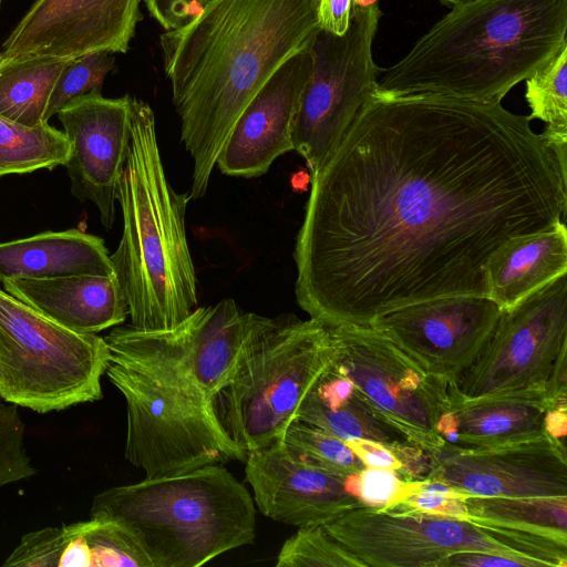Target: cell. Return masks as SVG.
Segmentation results:
<instances>
[{
	"label": "cell",
	"instance_id": "cell-1",
	"mask_svg": "<svg viewBox=\"0 0 567 567\" xmlns=\"http://www.w3.org/2000/svg\"><path fill=\"white\" fill-rule=\"evenodd\" d=\"M502 102L377 91L321 166L293 259L299 307L328 326L485 296L509 240L565 223L567 166Z\"/></svg>",
	"mask_w": 567,
	"mask_h": 567
},
{
	"label": "cell",
	"instance_id": "cell-2",
	"mask_svg": "<svg viewBox=\"0 0 567 567\" xmlns=\"http://www.w3.org/2000/svg\"><path fill=\"white\" fill-rule=\"evenodd\" d=\"M320 0H212L159 35L163 68L193 159L190 199L202 198L247 104L291 56L310 50Z\"/></svg>",
	"mask_w": 567,
	"mask_h": 567
},
{
	"label": "cell",
	"instance_id": "cell-3",
	"mask_svg": "<svg viewBox=\"0 0 567 567\" xmlns=\"http://www.w3.org/2000/svg\"><path fill=\"white\" fill-rule=\"evenodd\" d=\"M567 45V0H466L452 6L377 92L501 102Z\"/></svg>",
	"mask_w": 567,
	"mask_h": 567
},
{
	"label": "cell",
	"instance_id": "cell-4",
	"mask_svg": "<svg viewBox=\"0 0 567 567\" xmlns=\"http://www.w3.org/2000/svg\"><path fill=\"white\" fill-rule=\"evenodd\" d=\"M189 200L167 181L152 107L131 97L130 152L117 194L123 233L110 258L136 329L171 328L198 307L185 229Z\"/></svg>",
	"mask_w": 567,
	"mask_h": 567
},
{
	"label": "cell",
	"instance_id": "cell-5",
	"mask_svg": "<svg viewBox=\"0 0 567 567\" xmlns=\"http://www.w3.org/2000/svg\"><path fill=\"white\" fill-rule=\"evenodd\" d=\"M255 513L249 491L224 464L110 487L90 508L125 526L153 567H198L252 544Z\"/></svg>",
	"mask_w": 567,
	"mask_h": 567
},
{
	"label": "cell",
	"instance_id": "cell-6",
	"mask_svg": "<svg viewBox=\"0 0 567 567\" xmlns=\"http://www.w3.org/2000/svg\"><path fill=\"white\" fill-rule=\"evenodd\" d=\"M336 355L323 322L257 315L213 401L220 425L246 454L284 444L303 400Z\"/></svg>",
	"mask_w": 567,
	"mask_h": 567
},
{
	"label": "cell",
	"instance_id": "cell-7",
	"mask_svg": "<svg viewBox=\"0 0 567 567\" xmlns=\"http://www.w3.org/2000/svg\"><path fill=\"white\" fill-rule=\"evenodd\" d=\"M110 350L97 333L78 332L0 289V398L50 413L103 398Z\"/></svg>",
	"mask_w": 567,
	"mask_h": 567
},
{
	"label": "cell",
	"instance_id": "cell-8",
	"mask_svg": "<svg viewBox=\"0 0 567 567\" xmlns=\"http://www.w3.org/2000/svg\"><path fill=\"white\" fill-rule=\"evenodd\" d=\"M365 567H439L458 551L527 558L539 567H566L567 544L470 519L391 514L361 506L323 525Z\"/></svg>",
	"mask_w": 567,
	"mask_h": 567
},
{
	"label": "cell",
	"instance_id": "cell-9",
	"mask_svg": "<svg viewBox=\"0 0 567 567\" xmlns=\"http://www.w3.org/2000/svg\"><path fill=\"white\" fill-rule=\"evenodd\" d=\"M105 373L126 404L124 456L146 478L245 462L247 454L225 432L212 402L112 361Z\"/></svg>",
	"mask_w": 567,
	"mask_h": 567
},
{
	"label": "cell",
	"instance_id": "cell-10",
	"mask_svg": "<svg viewBox=\"0 0 567 567\" xmlns=\"http://www.w3.org/2000/svg\"><path fill=\"white\" fill-rule=\"evenodd\" d=\"M234 299L197 307L167 329L115 327L104 337L112 362L179 386L208 402L228 380L256 319Z\"/></svg>",
	"mask_w": 567,
	"mask_h": 567
},
{
	"label": "cell",
	"instance_id": "cell-11",
	"mask_svg": "<svg viewBox=\"0 0 567 567\" xmlns=\"http://www.w3.org/2000/svg\"><path fill=\"white\" fill-rule=\"evenodd\" d=\"M381 16L378 2H353L346 33L320 29L311 44L312 70L292 133L293 151L310 173L321 166L377 90L382 70L374 63L372 43Z\"/></svg>",
	"mask_w": 567,
	"mask_h": 567
},
{
	"label": "cell",
	"instance_id": "cell-12",
	"mask_svg": "<svg viewBox=\"0 0 567 567\" xmlns=\"http://www.w3.org/2000/svg\"><path fill=\"white\" fill-rule=\"evenodd\" d=\"M328 327L337 349L334 367L381 419L427 454L440 449L444 443L435 426L450 406L451 382L426 372L371 326Z\"/></svg>",
	"mask_w": 567,
	"mask_h": 567
},
{
	"label": "cell",
	"instance_id": "cell-13",
	"mask_svg": "<svg viewBox=\"0 0 567 567\" xmlns=\"http://www.w3.org/2000/svg\"><path fill=\"white\" fill-rule=\"evenodd\" d=\"M565 350L566 275L502 310L485 347L454 384L465 396L542 388Z\"/></svg>",
	"mask_w": 567,
	"mask_h": 567
},
{
	"label": "cell",
	"instance_id": "cell-14",
	"mask_svg": "<svg viewBox=\"0 0 567 567\" xmlns=\"http://www.w3.org/2000/svg\"><path fill=\"white\" fill-rule=\"evenodd\" d=\"M501 313L488 297L455 296L396 309L370 326L426 372L456 382L485 347Z\"/></svg>",
	"mask_w": 567,
	"mask_h": 567
},
{
	"label": "cell",
	"instance_id": "cell-15",
	"mask_svg": "<svg viewBox=\"0 0 567 567\" xmlns=\"http://www.w3.org/2000/svg\"><path fill=\"white\" fill-rule=\"evenodd\" d=\"M429 457L425 478L468 496H567L566 446L549 434L489 447L443 444Z\"/></svg>",
	"mask_w": 567,
	"mask_h": 567
},
{
	"label": "cell",
	"instance_id": "cell-16",
	"mask_svg": "<svg viewBox=\"0 0 567 567\" xmlns=\"http://www.w3.org/2000/svg\"><path fill=\"white\" fill-rule=\"evenodd\" d=\"M142 0H37L3 43L0 59H74L126 53Z\"/></svg>",
	"mask_w": 567,
	"mask_h": 567
},
{
	"label": "cell",
	"instance_id": "cell-17",
	"mask_svg": "<svg viewBox=\"0 0 567 567\" xmlns=\"http://www.w3.org/2000/svg\"><path fill=\"white\" fill-rule=\"evenodd\" d=\"M131 97L90 93L70 101L56 113L70 143L64 166L71 192L78 199L95 205L106 229L115 220L120 178L130 152Z\"/></svg>",
	"mask_w": 567,
	"mask_h": 567
},
{
	"label": "cell",
	"instance_id": "cell-18",
	"mask_svg": "<svg viewBox=\"0 0 567 567\" xmlns=\"http://www.w3.org/2000/svg\"><path fill=\"white\" fill-rule=\"evenodd\" d=\"M245 477L261 514L290 526H323L363 506L347 478L315 465L285 443L249 452Z\"/></svg>",
	"mask_w": 567,
	"mask_h": 567
},
{
	"label": "cell",
	"instance_id": "cell-19",
	"mask_svg": "<svg viewBox=\"0 0 567 567\" xmlns=\"http://www.w3.org/2000/svg\"><path fill=\"white\" fill-rule=\"evenodd\" d=\"M311 70L312 55L307 50L268 79L239 115L217 157L223 174L258 177L277 157L293 151L295 121Z\"/></svg>",
	"mask_w": 567,
	"mask_h": 567
},
{
	"label": "cell",
	"instance_id": "cell-20",
	"mask_svg": "<svg viewBox=\"0 0 567 567\" xmlns=\"http://www.w3.org/2000/svg\"><path fill=\"white\" fill-rule=\"evenodd\" d=\"M555 406L545 386L465 396L450 384V406L437 422L445 445L471 449L526 441L548 434L547 413Z\"/></svg>",
	"mask_w": 567,
	"mask_h": 567
},
{
	"label": "cell",
	"instance_id": "cell-21",
	"mask_svg": "<svg viewBox=\"0 0 567 567\" xmlns=\"http://www.w3.org/2000/svg\"><path fill=\"white\" fill-rule=\"evenodd\" d=\"M2 286L16 299L78 332L97 333L120 326L128 316L115 275L8 279Z\"/></svg>",
	"mask_w": 567,
	"mask_h": 567
},
{
	"label": "cell",
	"instance_id": "cell-22",
	"mask_svg": "<svg viewBox=\"0 0 567 567\" xmlns=\"http://www.w3.org/2000/svg\"><path fill=\"white\" fill-rule=\"evenodd\" d=\"M72 275L112 276L102 238L79 228L0 243V284Z\"/></svg>",
	"mask_w": 567,
	"mask_h": 567
},
{
	"label": "cell",
	"instance_id": "cell-23",
	"mask_svg": "<svg viewBox=\"0 0 567 567\" xmlns=\"http://www.w3.org/2000/svg\"><path fill=\"white\" fill-rule=\"evenodd\" d=\"M567 272V229L555 227L514 238L485 266L487 297L502 310Z\"/></svg>",
	"mask_w": 567,
	"mask_h": 567
},
{
	"label": "cell",
	"instance_id": "cell-24",
	"mask_svg": "<svg viewBox=\"0 0 567 567\" xmlns=\"http://www.w3.org/2000/svg\"><path fill=\"white\" fill-rule=\"evenodd\" d=\"M297 420L344 441L364 439L391 449L412 444L381 419L352 381L333 363L303 400Z\"/></svg>",
	"mask_w": 567,
	"mask_h": 567
},
{
	"label": "cell",
	"instance_id": "cell-25",
	"mask_svg": "<svg viewBox=\"0 0 567 567\" xmlns=\"http://www.w3.org/2000/svg\"><path fill=\"white\" fill-rule=\"evenodd\" d=\"M153 567L120 522L92 517L58 527L56 567Z\"/></svg>",
	"mask_w": 567,
	"mask_h": 567
},
{
	"label": "cell",
	"instance_id": "cell-26",
	"mask_svg": "<svg viewBox=\"0 0 567 567\" xmlns=\"http://www.w3.org/2000/svg\"><path fill=\"white\" fill-rule=\"evenodd\" d=\"M72 59H0V116L27 125L43 123L54 84Z\"/></svg>",
	"mask_w": 567,
	"mask_h": 567
},
{
	"label": "cell",
	"instance_id": "cell-27",
	"mask_svg": "<svg viewBox=\"0 0 567 567\" xmlns=\"http://www.w3.org/2000/svg\"><path fill=\"white\" fill-rule=\"evenodd\" d=\"M467 519L567 544V496L466 498Z\"/></svg>",
	"mask_w": 567,
	"mask_h": 567
},
{
	"label": "cell",
	"instance_id": "cell-28",
	"mask_svg": "<svg viewBox=\"0 0 567 567\" xmlns=\"http://www.w3.org/2000/svg\"><path fill=\"white\" fill-rule=\"evenodd\" d=\"M70 143L49 123L27 126L0 116V177L64 166Z\"/></svg>",
	"mask_w": 567,
	"mask_h": 567
},
{
	"label": "cell",
	"instance_id": "cell-29",
	"mask_svg": "<svg viewBox=\"0 0 567 567\" xmlns=\"http://www.w3.org/2000/svg\"><path fill=\"white\" fill-rule=\"evenodd\" d=\"M525 82L528 116L546 123L540 134L567 166V45Z\"/></svg>",
	"mask_w": 567,
	"mask_h": 567
},
{
	"label": "cell",
	"instance_id": "cell-30",
	"mask_svg": "<svg viewBox=\"0 0 567 567\" xmlns=\"http://www.w3.org/2000/svg\"><path fill=\"white\" fill-rule=\"evenodd\" d=\"M284 443L307 461L344 478L364 468L344 440L300 420L291 423Z\"/></svg>",
	"mask_w": 567,
	"mask_h": 567
},
{
	"label": "cell",
	"instance_id": "cell-31",
	"mask_svg": "<svg viewBox=\"0 0 567 567\" xmlns=\"http://www.w3.org/2000/svg\"><path fill=\"white\" fill-rule=\"evenodd\" d=\"M276 566L365 567L321 525L298 527V530L281 546Z\"/></svg>",
	"mask_w": 567,
	"mask_h": 567
},
{
	"label": "cell",
	"instance_id": "cell-32",
	"mask_svg": "<svg viewBox=\"0 0 567 567\" xmlns=\"http://www.w3.org/2000/svg\"><path fill=\"white\" fill-rule=\"evenodd\" d=\"M112 53L94 52L72 59L60 73L51 93L44 121L48 122L70 101L90 93H101L106 75L113 70Z\"/></svg>",
	"mask_w": 567,
	"mask_h": 567
},
{
	"label": "cell",
	"instance_id": "cell-33",
	"mask_svg": "<svg viewBox=\"0 0 567 567\" xmlns=\"http://www.w3.org/2000/svg\"><path fill=\"white\" fill-rule=\"evenodd\" d=\"M467 494L432 478L415 480L411 491L385 509L391 514L430 515L467 519Z\"/></svg>",
	"mask_w": 567,
	"mask_h": 567
},
{
	"label": "cell",
	"instance_id": "cell-34",
	"mask_svg": "<svg viewBox=\"0 0 567 567\" xmlns=\"http://www.w3.org/2000/svg\"><path fill=\"white\" fill-rule=\"evenodd\" d=\"M19 406L0 398V488L35 475L24 445V423Z\"/></svg>",
	"mask_w": 567,
	"mask_h": 567
},
{
	"label": "cell",
	"instance_id": "cell-35",
	"mask_svg": "<svg viewBox=\"0 0 567 567\" xmlns=\"http://www.w3.org/2000/svg\"><path fill=\"white\" fill-rule=\"evenodd\" d=\"M414 481L405 480L392 470L365 467L347 478L349 489L363 506L385 509L401 501L412 488Z\"/></svg>",
	"mask_w": 567,
	"mask_h": 567
},
{
	"label": "cell",
	"instance_id": "cell-36",
	"mask_svg": "<svg viewBox=\"0 0 567 567\" xmlns=\"http://www.w3.org/2000/svg\"><path fill=\"white\" fill-rule=\"evenodd\" d=\"M148 13L165 31L182 28L202 13L212 0H143Z\"/></svg>",
	"mask_w": 567,
	"mask_h": 567
},
{
	"label": "cell",
	"instance_id": "cell-37",
	"mask_svg": "<svg viewBox=\"0 0 567 567\" xmlns=\"http://www.w3.org/2000/svg\"><path fill=\"white\" fill-rule=\"evenodd\" d=\"M439 567H539L527 558L485 551H458L444 558Z\"/></svg>",
	"mask_w": 567,
	"mask_h": 567
},
{
	"label": "cell",
	"instance_id": "cell-38",
	"mask_svg": "<svg viewBox=\"0 0 567 567\" xmlns=\"http://www.w3.org/2000/svg\"><path fill=\"white\" fill-rule=\"evenodd\" d=\"M346 443L365 467L392 470L402 475L403 464L391 447L364 439L349 440Z\"/></svg>",
	"mask_w": 567,
	"mask_h": 567
},
{
	"label": "cell",
	"instance_id": "cell-39",
	"mask_svg": "<svg viewBox=\"0 0 567 567\" xmlns=\"http://www.w3.org/2000/svg\"><path fill=\"white\" fill-rule=\"evenodd\" d=\"M354 0H320V28L342 35L349 28Z\"/></svg>",
	"mask_w": 567,
	"mask_h": 567
},
{
	"label": "cell",
	"instance_id": "cell-40",
	"mask_svg": "<svg viewBox=\"0 0 567 567\" xmlns=\"http://www.w3.org/2000/svg\"><path fill=\"white\" fill-rule=\"evenodd\" d=\"M567 350L555 361L545 384L548 400L555 406H567Z\"/></svg>",
	"mask_w": 567,
	"mask_h": 567
},
{
	"label": "cell",
	"instance_id": "cell-41",
	"mask_svg": "<svg viewBox=\"0 0 567 567\" xmlns=\"http://www.w3.org/2000/svg\"><path fill=\"white\" fill-rule=\"evenodd\" d=\"M310 183V174L300 172L293 176L292 184L296 188H305Z\"/></svg>",
	"mask_w": 567,
	"mask_h": 567
},
{
	"label": "cell",
	"instance_id": "cell-42",
	"mask_svg": "<svg viewBox=\"0 0 567 567\" xmlns=\"http://www.w3.org/2000/svg\"><path fill=\"white\" fill-rule=\"evenodd\" d=\"M441 2H444L446 4H450V6H454V4H457V3H461V2H464L466 0H440Z\"/></svg>",
	"mask_w": 567,
	"mask_h": 567
},
{
	"label": "cell",
	"instance_id": "cell-43",
	"mask_svg": "<svg viewBox=\"0 0 567 567\" xmlns=\"http://www.w3.org/2000/svg\"><path fill=\"white\" fill-rule=\"evenodd\" d=\"M1 2H2V0H0V8H1Z\"/></svg>",
	"mask_w": 567,
	"mask_h": 567
}]
</instances>
